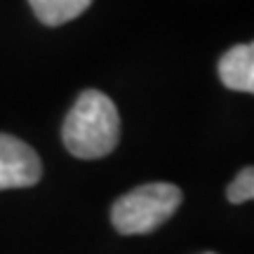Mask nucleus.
<instances>
[{"instance_id":"obj_1","label":"nucleus","mask_w":254,"mask_h":254,"mask_svg":"<svg viewBox=\"0 0 254 254\" xmlns=\"http://www.w3.org/2000/svg\"><path fill=\"white\" fill-rule=\"evenodd\" d=\"M64 144L82 160L109 155L120 139V116L116 104L99 90H85L64 120Z\"/></svg>"},{"instance_id":"obj_2","label":"nucleus","mask_w":254,"mask_h":254,"mask_svg":"<svg viewBox=\"0 0 254 254\" xmlns=\"http://www.w3.org/2000/svg\"><path fill=\"white\" fill-rule=\"evenodd\" d=\"M179 205L182 190L174 184H144L113 202L111 221L123 236H144L163 226Z\"/></svg>"},{"instance_id":"obj_3","label":"nucleus","mask_w":254,"mask_h":254,"mask_svg":"<svg viewBox=\"0 0 254 254\" xmlns=\"http://www.w3.org/2000/svg\"><path fill=\"white\" fill-rule=\"evenodd\" d=\"M40 174V158L26 141L12 134H0V190L28 189L38 184Z\"/></svg>"},{"instance_id":"obj_4","label":"nucleus","mask_w":254,"mask_h":254,"mask_svg":"<svg viewBox=\"0 0 254 254\" xmlns=\"http://www.w3.org/2000/svg\"><path fill=\"white\" fill-rule=\"evenodd\" d=\"M219 78L228 90L254 92V45H236L219 59Z\"/></svg>"},{"instance_id":"obj_5","label":"nucleus","mask_w":254,"mask_h":254,"mask_svg":"<svg viewBox=\"0 0 254 254\" xmlns=\"http://www.w3.org/2000/svg\"><path fill=\"white\" fill-rule=\"evenodd\" d=\"M36 17L47 26H62L71 19L80 17L92 5V0H28Z\"/></svg>"},{"instance_id":"obj_6","label":"nucleus","mask_w":254,"mask_h":254,"mask_svg":"<svg viewBox=\"0 0 254 254\" xmlns=\"http://www.w3.org/2000/svg\"><path fill=\"white\" fill-rule=\"evenodd\" d=\"M252 198H254V170L245 167V170L238 172L233 184L228 186V200L238 205V202H247Z\"/></svg>"}]
</instances>
